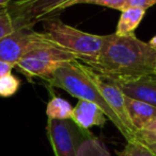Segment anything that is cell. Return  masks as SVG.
Wrapping results in <instances>:
<instances>
[{
  "mask_svg": "<svg viewBox=\"0 0 156 156\" xmlns=\"http://www.w3.org/2000/svg\"><path fill=\"white\" fill-rule=\"evenodd\" d=\"M71 120L78 127L89 131L92 126H104L107 117L104 112L94 103L78 100L76 106L73 107Z\"/></svg>",
  "mask_w": 156,
  "mask_h": 156,
  "instance_id": "9",
  "label": "cell"
},
{
  "mask_svg": "<svg viewBox=\"0 0 156 156\" xmlns=\"http://www.w3.org/2000/svg\"><path fill=\"white\" fill-rule=\"evenodd\" d=\"M46 133L55 156H77L81 144L90 138V131L78 127L72 120H47Z\"/></svg>",
  "mask_w": 156,
  "mask_h": 156,
  "instance_id": "5",
  "label": "cell"
},
{
  "mask_svg": "<svg viewBox=\"0 0 156 156\" xmlns=\"http://www.w3.org/2000/svg\"><path fill=\"white\" fill-rule=\"evenodd\" d=\"M111 81V80H110ZM124 96L156 107V76H142L134 80L111 81Z\"/></svg>",
  "mask_w": 156,
  "mask_h": 156,
  "instance_id": "8",
  "label": "cell"
},
{
  "mask_svg": "<svg viewBox=\"0 0 156 156\" xmlns=\"http://www.w3.org/2000/svg\"><path fill=\"white\" fill-rule=\"evenodd\" d=\"M127 115L136 131H140L156 117V107L146 102L124 96Z\"/></svg>",
  "mask_w": 156,
  "mask_h": 156,
  "instance_id": "10",
  "label": "cell"
},
{
  "mask_svg": "<svg viewBox=\"0 0 156 156\" xmlns=\"http://www.w3.org/2000/svg\"><path fill=\"white\" fill-rule=\"evenodd\" d=\"M21 80L12 73L0 78V97L10 98L18 91L21 87Z\"/></svg>",
  "mask_w": 156,
  "mask_h": 156,
  "instance_id": "14",
  "label": "cell"
},
{
  "mask_svg": "<svg viewBox=\"0 0 156 156\" xmlns=\"http://www.w3.org/2000/svg\"><path fill=\"white\" fill-rule=\"evenodd\" d=\"M43 34L55 44L74 53L81 63L94 61L98 56L105 35H94L64 23L59 17L43 19Z\"/></svg>",
  "mask_w": 156,
  "mask_h": 156,
  "instance_id": "3",
  "label": "cell"
},
{
  "mask_svg": "<svg viewBox=\"0 0 156 156\" xmlns=\"http://www.w3.org/2000/svg\"><path fill=\"white\" fill-rule=\"evenodd\" d=\"M88 67V71H89L90 76L93 80L94 84L96 85L98 91L103 96V98L106 100V102L108 103V105L110 106V108L115 112V114L118 116V118L121 120V122L125 126V129L133 135H135V133L137 131L135 129V127L133 126L131 120L127 115L126 107H125V101H124V94H122V91L117 87V85L113 82H111L110 80L104 78L101 74H98L97 72L94 71L92 68ZM134 139V138H133Z\"/></svg>",
  "mask_w": 156,
  "mask_h": 156,
  "instance_id": "7",
  "label": "cell"
},
{
  "mask_svg": "<svg viewBox=\"0 0 156 156\" xmlns=\"http://www.w3.org/2000/svg\"><path fill=\"white\" fill-rule=\"evenodd\" d=\"M77 156H111L106 146L95 136H91L81 144Z\"/></svg>",
  "mask_w": 156,
  "mask_h": 156,
  "instance_id": "13",
  "label": "cell"
},
{
  "mask_svg": "<svg viewBox=\"0 0 156 156\" xmlns=\"http://www.w3.org/2000/svg\"><path fill=\"white\" fill-rule=\"evenodd\" d=\"M42 32H36L33 28H19L0 39V61L16 64L38 46L43 39Z\"/></svg>",
  "mask_w": 156,
  "mask_h": 156,
  "instance_id": "6",
  "label": "cell"
},
{
  "mask_svg": "<svg viewBox=\"0 0 156 156\" xmlns=\"http://www.w3.org/2000/svg\"><path fill=\"white\" fill-rule=\"evenodd\" d=\"M119 156H155L151 151H149L141 144L136 141L127 142L126 147L121 152H119Z\"/></svg>",
  "mask_w": 156,
  "mask_h": 156,
  "instance_id": "17",
  "label": "cell"
},
{
  "mask_svg": "<svg viewBox=\"0 0 156 156\" xmlns=\"http://www.w3.org/2000/svg\"><path fill=\"white\" fill-rule=\"evenodd\" d=\"M104 78L125 81L155 76L156 51L134 35H105L98 56L83 63Z\"/></svg>",
  "mask_w": 156,
  "mask_h": 156,
  "instance_id": "1",
  "label": "cell"
},
{
  "mask_svg": "<svg viewBox=\"0 0 156 156\" xmlns=\"http://www.w3.org/2000/svg\"><path fill=\"white\" fill-rule=\"evenodd\" d=\"M154 4H156V0H125L123 10L128 8H140L146 11Z\"/></svg>",
  "mask_w": 156,
  "mask_h": 156,
  "instance_id": "19",
  "label": "cell"
},
{
  "mask_svg": "<svg viewBox=\"0 0 156 156\" xmlns=\"http://www.w3.org/2000/svg\"><path fill=\"white\" fill-rule=\"evenodd\" d=\"M144 14L146 11L140 8H128L123 10L115 34H117L118 36L134 35V31L141 23Z\"/></svg>",
  "mask_w": 156,
  "mask_h": 156,
  "instance_id": "11",
  "label": "cell"
},
{
  "mask_svg": "<svg viewBox=\"0 0 156 156\" xmlns=\"http://www.w3.org/2000/svg\"><path fill=\"white\" fill-rule=\"evenodd\" d=\"M142 131H146V132H156V117L154 119H152L150 122L146 123V126L142 129Z\"/></svg>",
  "mask_w": 156,
  "mask_h": 156,
  "instance_id": "21",
  "label": "cell"
},
{
  "mask_svg": "<svg viewBox=\"0 0 156 156\" xmlns=\"http://www.w3.org/2000/svg\"><path fill=\"white\" fill-rule=\"evenodd\" d=\"M13 68H15V65L0 61V78L6 76V74H10L12 72Z\"/></svg>",
  "mask_w": 156,
  "mask_h": 156,
  "instance_id": "20",
  "label": "cell"
},
{
  "mask_svg": "<svg viewBox=\"0 0 156 156\" xmlns=\"http://www.w3.org/2000/svg\"><path fill=\"white\" fill-rule=\"evenodd\" d=\"M13 0H0V8H8Z\"/></svg>",
  "mask_w": 156,
  "mask_h": 156,
  "instance_id": "22",
  "label": "cell"
},
{
  "mask_svg": "<svg viewBox=\"0 0 156 156\" xmlns=\"http://www.w3.org/2000/svg\"><path fill=\"white\" fill-rule=\"evenodd\" d=\"M155 76H156V72H155Z\"/></svg>",
  "mask_w": 156,
  "mask_h": 156,
  "instance_id": "24",
  "label": "cell"
},
{
  "mask_svg": "<svg viewBox=\"0 0 156 156\" xmlns=\"http://www.w3.org/2000/svg\"><path fill=\"white\" fill-rule=\"evenodd\" d=\"M82 3L96 4V5L106 6V8L119 10L122 12L123 9H124L125 0H72V1L67 2V3H65L62 6V10H64L67 8H71V6H74L76 4H82Z\"/></svg>",
  "mask_w": 156,
  "mask_h": 156,
  "instance_id": "15",
  "label": "cell"
},
{
  "mask_svg": "<svg viewBox=\"0 0 156 156\" xmlns=\"http://www.w3.org/2000/svg\"><path fill=\"white\" fill-rule=\"evenodd\" d=\"M133 141L141 144L156 156V132L137 131L134 135Z\"/></svg>",
  "mask_w": 156,
  "mask_h": 156,
  "instance_id": "16",
  "label": "cell"
},
{
  "mask_svg": "<svg viewBox=\"0 0 156 156\" xmlns=\"http://www.w3.org/2000/svg\"><path fill=\"white\" fill-rule=\"evenodd\" d=\"M149 45H150L151 47H152V49H154L155 51H156V35H155L154 37H153L152 39H151L150 43H149Z\"/></svg>",
  "mask_w": 156,
  "mask_h": 156,
  "instance_id": "23",
  "label": "cell"
},
{
  "mask_svg": "<svg viewBox=\"0 0 156 156\" xmlns=\"http://www.w3.org/2000/svg\"><path fill=\"white\" fill-rule=\"evenodd\" d=\"M73 106L65 99L54 96L47 103L46 115L51 120H71Z\"/></svg>",
  "mask_w": 156,
  "mask_h": 156,
  "instance_id": "12",
  "label": "cell"
},
{
  "mask_svg": "<svg viewBox=\"0 0 156 156\" xmlns=\"http://www.w3.org/2000/svg\"><path fill=\"white\" fill-rule=\"evenodd\" d=\"M72 0H13L8 6L14 30L33 28L43 19L56 16L62 6Z\"/></svg>",
  "mask_w": 156,
  "mask_h": 156,
  "instance_id": "4",
  "label": "cell"
},
{
  "mask_svg": "<svg viewBox=\"0 0 156 156\" xmlns=\"http://www.w3.org/2000/svg\"><path fill=\"white\" fill-rule=\"evenodd\" d=\"M14 31L8 8H0V39Z\"/></svg>",
  "mask_w": 156,
  "mask_h": 156,
  "instance_id": "18",
  "label": "cell"
},
{
  "mask_svg": "<svg viewBox=\"0 0 156 156\" xmlns=\"http://www.w3.org/2000/svg\"><path fill=\"white\" fill-rule=\"evenodd\" d=\"M46 82L50 86L67 91L78 100H85L97 105L104 112L107 119L111 121L121 135L126 139V141H133V135L125 129L121 120L98 91L97 87L90 76L87 65L79 61L64 63L51 74Z\"/></svg>",
  "mask_w": 156,
  "mask_h": 156,
  "instance_id": "2",
  "label": "cell"
}]
</instances>
